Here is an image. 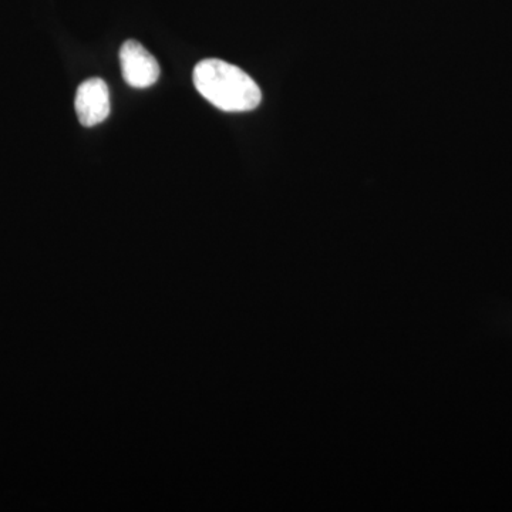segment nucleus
Masks as SVG:
<instances>
[{"instance_id":"nucleus-1","label":"nucleus","mask_w":512,"mask_h":512,"mask_svg":"<svg viewBox=\"0 0 512 512\" xmlns=\"http://www.w3.org/2000/svg\"><path fill=\"white\" fill-rule=\"evenodd\" d=\"M195 89L217 109L245 113L261 104L258 84L244 70L220 59H207L194 69Z\"/></svg>"},{"instance_id":"nucleus-3","label":"nucleus","mask_w":512,"mask_h":512,"mask_svg":"<svg viewBox=\"0 0 512 512\" xmlns=\"http://www.w3.org/2000/svg\"><path fill=\"white\" fill-rule=\"evenodd\" d=\"M74 107L82 126L94 127L103 123L110 114V92L106 82L89 79L80 84Z\"/></svg>"},{"instance_id":"nucleus-2","label":"nucleus","mask_w":512,"mask_h":512,"mask_svg":"<svg viewBox=\"0 0 512 512\" xmlns=\"http://www.w3.org/2000/svg\"><path fill=\"white\" fill-rule=\"evenodd\" d=\"M120 64L128 86L147 89L160 79V64L156 57L136 40H127L121 46Z\"/></svg>"}]
</instances>
